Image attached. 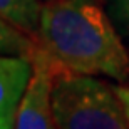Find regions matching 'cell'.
Wrapping results in <instances>:
<instances>
[{
	"label": "cell",
	"mask_w": 129,
	"mask_h": 129,
	"mask_svg": "<svg viewBox=\"0 0 129 129\" xmlns=\"http://www.w3.org/2000/svg\"><path fill=\"white\" fill-rule=\"evenodd\" d=\"M39 37L40 47L69 72L129 77V54L99 0H47Z\"/></svg>",
	"instance_id": "obj_1"
},
{
	"label": "cell",
	"mask_w": 129,
	"mask_h": 129,
	"mask_svg": "<svg viewBox=\"0 0 129 129\" xmlns=\"http://www.w3.org/2000/svg\"><path fill=\"white\" fill-rule=\"evenodd\" d=\"M52 109L57 129H129L114 89L92 76L57 72Z\"/></svg>",
	"instance_id": "obj_2"
},
{
	"label": "cell",
	"mask_w": 129,
	"mask_h": 129,
	"mask_svg": "<svg viewBox=\"0 0 129 129\" xmlns=\"http://www.w3.org/2000/svg\"><path fill=\"white\" fill-rule=\"evenodd\" d=\"M59 64L44 47L32 54V76L15 112L14 129H57L52 89Z\"/></svg>",
	"instance_id": "obj_3"
},
{
	"label": "cell",
	"mask_w": 129,
	"mask_h": 129,
	"mask_svg": "<svg viewBox=\"0 0 129 129\" xmlns=\"http://www.w3.org/2000/svg\"><path fill=\"white\" fill-rule=\"evenodd\" d=\"M32 76V57L0 55V112L15 117Z\"/></svg>",
	"instance_id": "obj_4"
},
{
	"label": "cell",
	"mask_w": 129,
	"mask_h": 129,
	"mask_svg": "<svg viewBox=\"0 0 129 129\" xmlns=\"http://www.w3.org/2000/svg\"><path fill=\"white\" fill-rule=\"evenodd\" d=\"M40 10L37 0H0V17L27 34H39Z\"/></svg>",
	"instance_id": "obj_5"
},
{
	"label": "cell",
	"mask_w": 129,
	"mask_h": 129,
	"mask_svg": "<svg viewBox=\"0 0 129 129\" xmlns=\"http://www.w3.org/2000/svg\"><path fill=\"white\" fill-rule=\"evenodd\" d=\"M37 44L27 37V32L0 17V55H27L37 50Z\"/></svg>",
	"instance_id": "obj_6"
},
{
	"label": "cell",
	"mask_w": 129,
	"mask_h": 129,
	"mask_svg": "<svg viewBox=\"0 0 129 129\" xmlns=\"http://www.w3.org/2000/svg\"><path fill=\"white\" fill-rule=\"evenodd\" d=\"M112 12L121 25L129 32V0H112Z\"/></svg>",
	"instance_id": "obj_7"
},
{
	"label": "cell",
	"mask_w": 129,
	"mask_h": 129,
	"mask_svg": "<svg viewBox=\"0 0 129 129\" xmlns=\"http://www.w3.org/2000/svg\"><path fill=\"white\" fill-rule=\"evenodd\" d=\"M112 89H114L116 96L119 97L121 104H122V111H124L126 121H127V127H129V86H116Z\"/></svg>",
	"instance_id": "obj_8"
},
{
	"label": "cell",
	"mask_w": 129,
	"mask_h": 129,
	"mask_svg": "<svg viewBox=\"0 0 129 129\" xmlns=\"http://www.w3.org/2000/svg\"><path fill=\"white\" fill-rule=\"evenodd\" d=\"M15 117H9L0 112V129H14Z\"/></svg>",
	"instance_id": "obj_9"
}]
</instances>
